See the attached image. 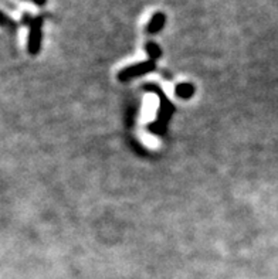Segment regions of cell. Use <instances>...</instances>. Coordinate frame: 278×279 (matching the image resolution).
I'll list each match as a JSON object with an SVG mask.
<instances>
[{"instance_id":"cell-1","label":"cell","mask_w":278,"mask_h":279,"mask_svg":"<svg viewBox=\"0 0 278 279\" xmlns=\"http://www.w3.org/2000/svg\"><path fill=\"white\" fill-rule=\"evenodd\" d=\"M42 24L43 18L36 17L30 23V34H28V51L37 54L42 44Z\"/></svg>"},{"instance_id":"cell-2","label":"cell","mask_w":278,"mask_h":279,"mask_svg":"<svg viewBox=\"0 0 278 279\" xmlns=\"http://www.w3.org/2000/svg\"><path fill=\"white\" fill-rule=\"evenodd\" d=\"M154 68H155V62H154V60L140 62L138 65H130L128 68L121 71L120 79H121V81H128V79L134 78V77H139V75H142V74H145V72H148V71L154 70Z\"/></svg>"},{"instance_id":"cell-3","label":"cell","mask_w":278,"mask_h":279,"mask_svg":"<svg viewBox=\"0 0 278 279\" xmlns=\"http://www.w3.org/2000/svg\"><path fill=\"white\" fill-rule=\"evenodd\" d=\"M165 14L164 13H156L154 17L150 18V21H149L148 24V33H150V34H155V33H158V31H160L162 30V27H164V24H165Z\"/></svg>"},{"instance_id":"cell-4","label":"cell","mask_w":278,"mask_h":279,"mask_svg":"<svg viewBox=\"0 0 278 279\" xmlns=\"http://www.w3.org/2000/svg\"><path fill=\"white\" fill-rule=\"evenodd\" d=\"M193 92H194V88L189 84H180L176 88V95L180 98H189Z\"/></svg>"},{"instance_id":"cell-5","label":"cell","mask_w":278,"mask_h":279,"mask_svg":"<svg viewBox=\"0 0 278 279\" xmlns=\"http://www.w3.org/2000/svg\"><path fill=\"white\" fill-rule=\"evenodd\" d=\"M146 52L150 55L152 60H155L158 57H160V47L155 43H148L146 44Z\"/></svg>"},{"instance_id":"cell-6","label":"cell","mask_w":278,"mask_h":279,"mask_svg":"<svg viewBox=\"0 0 278 279\" xmlns=\"http://www.w3.org/2000/svg\"><path fill=\"white\" fill-rule=\"evenodd\" d=\"M28 1H32V3H34L37 6H43L47 3V0H28Z\"/></svg>"}]
</instances>
